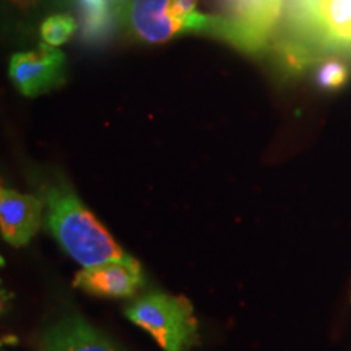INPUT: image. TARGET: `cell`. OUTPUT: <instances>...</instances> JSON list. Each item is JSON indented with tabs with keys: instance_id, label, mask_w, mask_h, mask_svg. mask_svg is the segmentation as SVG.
I'll return each instance as SVG.
<instances>
[{
	"instance_id": "1",
	"label": "cell",
	"mask_w": 351,
	"mask_h": 351,
	"mask_svg": "<svg viewBox=\"0 0 351 351\" xmlns=\"http://www.w3.org/2000/svg\"><path fill=\"white\" fill-rule=\"evenodd\" d=\"M47 228L57 243L83 267L127 257L106 228L62 181L44 184Z\"/></svg>"
},
{
	"instance_id": "2",
	"label": "cell",
	"mask_w": 351,
	"mask_h": 351,
	"mask_svg": "<svg viewBox=\"0 0 351 351\" xmlns=\"http://www.w3.org/2000/svg\"><path fill=\"white\" fill-rule=\"evenodd\" d=\"M289 20L298 39L287 49L291 64L309 59V49H351V0H289Z\"/></svg>"
},
{
	"instance_id": "3",
	"label": "cell",
	"mask_w": 351,
	"mask_h": 351,
	"mask_svg": "<svg viewBox=\"0 0 351 351\" xmlns=\"http://www.w3.org/2000/svg\"><path fill=\"white\" fill-rule=\"evenodd\" d=\"M197 0H130L124 8L127 29L138 41L161 44L186 33L212 34L217 15L197 10Z\"/></svg>"
},
{
	"instance_id": "4",
	"label": "cell",
	"mask_w": 351,
	"mask_h": 351,
	"mask_svg": "<svg viewBox=\"0 0 351 351\" xmlns=\"http://www.w3.org/2000/svg\"><path fill=\"white\" fill-rule=\"evenodd\" d=\"M125 315L165 351H191L199 343V320L184 296L150 293L127 306Z\"/></svg>"
},
{
	"instance_id": "5",
	"label": "cell",
	"mask_w": 351,
	"mask_h": 351,
	"mask_svg": "<svg viewBox=\"0 0 351 351\" xmlns=\"http://www.w3.org/2000/svg\"><path fill=\"white\" fill-rule=\"evenodd\" d=\"M226 15H218L213 36L244 52L265 49L282 16L285 0H223Z\"/></svg>"
},
{
	"instance_id": "6",
	"label": "cell",
	"mask_w": 351,
	"mask_h": 351,
	"mask_svg": "<svg viewBox=\"0 0 351 351\" xmlns=\"http://www.w3.org/2000/svg\"><path fill=\"white\" fill-rule=\"evenodd\" d=\"M8 77L21 95L38 98L64 85L67 80V59L62 51L43 43L36 51L13 54Z\"/></svg>"
},
{
	"instance_id": "7",
	"label": "cell",
	"mask_w": 351,
	"mask_h": 351,
	"mask_svg": "<svg viewBox=\"0 0 351 351\" xmlns=\"http://www.w3.org/2000/svg\"><path fill=\"white\" fill-rule=\"evenodd\" d=\"M143 283L142 265L129 256L85 267L73 280V287L83 289L88 295L114 300L135 296Z\"/></svg>"
},
{
	"instance_id": "8",
	"label": "cell",
	"mask_w": 351,
	"mask_h": 351,
	"mask_svg": "<svg viewBox=\"0 0 351 351\" xmlns=\"http://www.w3.org/2000/svg\"><path fill=\"white\" fill-rule=\"evenodd\" d=\"M44 202L32 194L3 187L0 191V234L13 247L34 238L43 221Z\"/></svg>"
},
{
	"instance_id": "9",
	"label": "cell",
	"mask_w": 351,
	"mask_h": 351,
	"mask_svg": "<svg viewBox=\"0 0 351 351\" xmlns=\"http://www.w3.org/2000/svg\"><path fill=\"white\" fill-rule=\"evenodd\" d=\"M43 351H121L80 315H67L44 332Z\"/></svg>"
},
{
	"instance_id": "10",
	"label": "cell",
	"mask_w": 351,
	"mask_h": 351,
	"mask_svg": "<svg viewBox=\"0 0 351 351\" xmlns=\"http://www.w3.org/2000/svg\"><path fill=\"white\" fill-rule=\"evenodd\" d=\"M82 10L83 36L88 41H99L111 32L112 10L108 0H78Z\"/></svg>"
},
{
	"instance_id": "11",
	"label": "cell",
	"mask_w": 351,
	"mask_h": 351,
	"mask_svg": "<svg viewBox=\"0 0 351 351\" xmlns=\"http://www.w3.org/2000/svg\"><path fill=\"white\" fill-rule=\"evenodd\" d=\"M75 32L77 21L67 13H56V15L47 16L41 23V28H39L43 43L54 47L69 43Z\"/></svg>"
},
{
	"instance_id": "12",
	"label": "cell",
	"mask_w": 351,
	"mask_h": 351,
	"mask_svg": "<svg viewBox=\"0 0 351 351\" xmlns=\"http://www.w3.org/2000/svg\"><path fill=\"white\" fill-rule=\"evenodd\" d=\"M315 78H317L319 85L326 90H337L348 80V69L337 59L326 60V62L320 64Z\"/></svg>"
},
{
	"instance_id": "13",
	"label": "cell",
	"mask_w": 351,
	"mask_h": 351,
	"mask_svg": "<svg viewBox=\"0 0 351 351\" xmlns=\"http://www.w3.org/2000/svg\"><path fill=\"white\" fill-rule=\"evenodd\" d=\"M13 302V295L0 283V315H5L10 311Z\"/></svg>"
},
{
	"instance_id": "14",
	"label": "cell",
	"mask_w": 351,
	"mask_h": 351,
	"mask_svg": "<svg viewBox=\"0 0 351 351\" xmlns=\"http://www.w3.org/2000/svg\"><path fill=\"white\" fill-rule=\"evenodd\" d=\"M15 3H19L21 7H26V5H32L33 2H36V0H13Z\"/></svg>"
},
{
	"instance_id": "15",
	"label": "cell",
	"mask_w": 351,
	"mask_h": 351,
	"mask_svg": "<svg viewBox=\"0 0 351 351\" xmlns=\"http://www.w3.org/2000/svg\"><path fill=\"white\" fill-rule=\"evenodd\" d=\"M3 189V182H2V179H0V191H2Z\"/></svg>"
},
{
	"instance_id": "16",
	"label": "cell",
	"mask_w": 351,
	"mask_h": 351,
	"mask_svg": "<svg viewBox=\"0 0 351 351\" xmlns=\"http://www.w3.org/2000/svg\"><path fill=\"white\" fill-rule=\"evenodd\" d=\"M114 2H125V0H114Z\"/></svg>"
}]
</instances>
